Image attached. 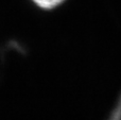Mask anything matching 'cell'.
I'll return each mask as SVG.
<instances>
[{
  "mask_svg": "<svg viewBox=\"0 0 121 120\" xmlns=\"http://www.w3.org/2000/svg\"><path fill=\"white\" fill-rule=\"evenodd\" d=\"M33 1L43 9H53L60 4L64 0H33Z\"/></svg>",
  "mask_w": 121,
  "mask_h": 120,
  "instance_id": "cell-1",
  "label": "cell"
}]
</instances>
